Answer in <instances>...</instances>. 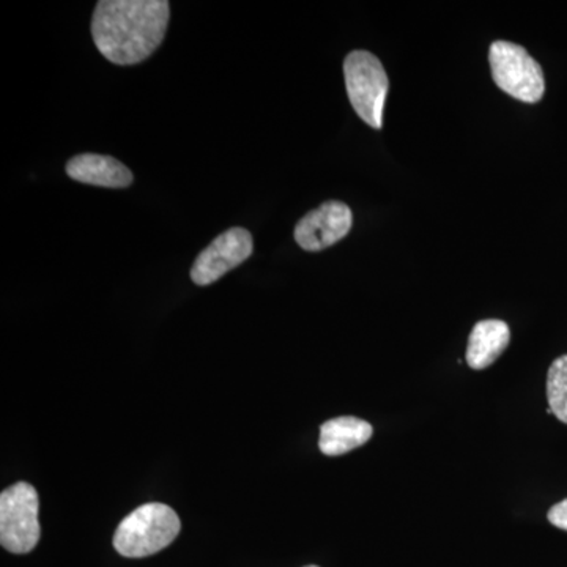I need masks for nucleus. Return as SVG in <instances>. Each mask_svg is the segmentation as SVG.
Here are the masks:
<instances>
[{"label": "nucleus", "instance_id": "f257e3e1", "mask_svg": "<svg viewBox=\"0 0 567 567\" xmlns=\"http://www.w3.org/2000/svg\"><path fill=\"white\" fill-rule=\"evenodd\" d=\"M169 14L166 0H102L93 13V41L115 65H136L163 43Z\"/></svg>", "mask_w": 567, "mask_h": 567}, {"label": "nucleus", "instance_id": "f03ea898", "mask_svg": "<svg viewBox=\"0 0 567 567\" xmlns=\"http://www.w3.org/2000/svg\"><path fill=\"white\" fill-rule=\"evenodd\" d=\"M181 528L174 509L163 503H147L123 518L114 535V547L122 557H151L171 546Z\"/></svg>", "mask_w": 567, "mask_h": 567}, {"label": "nucleus", "instance_id": "7ed1b4c3", "mask_svg": "<svg viewBox=\"0 0 567 567\" xmlns=\"http://www.w3.org/2000/svg\"><path fill=\"white\" fill-rule=\"evenodd\" d=\"M344 76L354 112L372 128H382L383 110L390 89L382 62L368 51L350 52L344 62Z\"/></svg>", "mask_w": 567, "mask_h": 567}, {"label": "nucleus", "instance_id": "20e7f679", "mask_svg": "<svg viewBox=\"0 0 567 567\" xmlns=\"http://www.w3.org/2000/svg\"><path fill=\"white\" fill-rule=\"evenodd\" d=\"M492 78L495 84L513 99L537 103L546 92V80L535 58L520 44L494 41L488 51Z\"/></svg>", "mask_w": 567, "mask_h": 567}, {"label": "nucleus", "instance_id": "39448f33", "mask_svg": "<svg viewBox=\"0 0 567 567\" xmlns=\"http://www.w3.org/2000/svg\"><path fill=\"white\" fill-rule=\"evenodd\" d=\"M39 494L28 483H18L0 495V544L11 554H29L39 544Z\"/></svg>", "mask_w": 567, "mask_h": 567}, {"label": "nucleus", "instance_id": "423d86ee", "mask_svg": "<svg viewBox=\"0 0 567 567\" xmlns=\"http://www.w3.org/2000/svg\"><path fill=\"white\" fill-rule=\"evenodd\" d=\"M252 248V237L248 230L241 227L226 230L197 256L192 268L193 281L197 286H210L227 271L244 264L251 256Z\"/></svg>", "mask_w": 567, "mask_h": 567}, {"label": "nucleus", "instance_id": "0eeeda50", "mask_svg": "<svg viewBox=\"0 0 567 567\" xmlns=\"http://www.w3.org/2000/svg\"><path fill=\"white\" fill-rule=\"evenodd\" d=\"M352 223L353 215L349 205L328 200L300 219L295 227V240L305 251H322L347 237Z\"/></svg>", "mask_w": 567, "mask_h": 567}, {"label": "nucleus", "instance_id": "6e6552de", "mask_svg": "<svg viewBox=\"0 0 567 567\" xmlns=\"http://www.w3.org/2000/svg\"><path fill=\"white\" fill-rule=\"evenodd\" d=\"M66 174L73 181L84 185L103 186V188H126L133 183V173L112 156L84 153L66 163Z\"/></svg>", "mask_w": 567, "mask_h": 567}, {"label": "nucleus", "instance_id": "1a4fd4ad", "mask_svg": "<svg viewBox=\"0 0 567 567\" xmlns=\"http://www.w3.org/2000/svg\"><path fill=\"white\" fill-rule=\"evenodd\" d=\"M511 330L503 320H481L470 334L465 360L470 368L483 371L498 360L509 346Z\"/></svg>", "mask_w": 567, "mask_h": 567}, {"label": "nucleus", "instance_id": "9d476101", "mask_svg": "<svg viewBox=\"0 0 567 567\" xmlns=\"http://www.w3.org/2000/svg\"><path fill=\"white\" fill-rule=\"evenodd\" d=\"M374 434L368 421L354 416H339L320 427L319 447L324 456H342L365 445Z\"/></svg>", "mask_w": 567, "mask_h": 567}, {"label": "nucleus", "instance_id": "9b49d317", "mask_svg": "<svg viewBox=\"0 0 567 567\" xmlns=\"http://www.w3.org/2000/svg\"><path fill=\"white\" fill-rule=\"evenodd\" d=\"M548 415L567 424V354L557 358L547 374Z\"/></svg>", "mask_w": 567, "mask_h": 567}, {"label": "nucleus", "instance_id": "f8f14e48", "mask_svg": "<svg viewBox=\"0 0 567 567\" xmlns=\"http://www.w3.org/2000/svg\"><path fill=\"white\" fill-rule=\"evenodd\" d=\"M547 518L554 527L567 532V498L551 507V509L548 511Z\"/></svg>", "mask_w": 567, "mask_h": 567}, {"label": "nucleus", "instance_id": "ddd939ff", "mask_svg": "<svg viewBox=\"0 0 567 567\" xmlns=\"http://www.w3.org/2000/svg\"><path fill=\"white\" fill-rule=\"evenodd\" d=\"M306 567H319V566H306Z\"/></svg>", "mask_w": 567, "mask_h": 567}]
</instances>
